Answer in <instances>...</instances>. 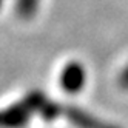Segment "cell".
I'll return each instance as SVG.
<instances>
[{
	"label": "cell",
	"instance_id": "cell-5",
	"mask_svg": "<svg viewBox=\"0 0 128 128\" xmlns=\"http://www.w3.org/2000/svg\"><path fill=\"white\" fill-rule=\"evenodd\" d=\"M40 113H42V116L46 119V120H51V119H54V117L60 113V108L57 105H54V104L46 102V104L43 105V108L40 110Z\"/></svg>",
	"mask_w": 128,
	"mask_h": 128
},
{
	"label": "cell",
	"instance_id": "cell-4",
	"mask_svg": "<svg viewBox=\"0 0 128 128\" xmlns=\"http://www.w3.org/2000/svg\"><path fill=\"white\" fill-rule=\"evenodd\" d=\"M39 2L40 0H19L17 2V11H19L20 17H23V19L32 17L37 11Z\"/></svg>",
	"mask_w": 128,
	"mask_h": 128
},
{
	"label": "cell",
	"instance_id": "cell-2",
	"mask_svg": "<svg viewBox=\"0 0 128 128\" xmlns=\"http://www.w3.org/2000/svg\"><path fill=\"white\" fill-rule=\"evenodd\" d=\"M30 113L31 111L23 104L11 106V108L5 110V111H0V126H3V128H20L28 122Z\"/></svg>",
	"mask_w": 128,
	"mask_h": 128
},
{
	"label": "cell",
	"instance_id": "cell-6",
	"mask_svg": "<svg viewBox=\"0 0 128 128\" xmlns=\"http://www.w3.org/2000/svg\"><path fill=\"white\" fill-rule=\"evenodd\" d=\"M119 85L122 90H128V66L122 71V74L119 76Z\"/></svg>",
	"mask_w": 128,
	"mask_h": 128
},
{
	"label": "cell",
	"instance_id": "cell-3",
	"mask_svg": "<svg viewBox=\"0 0 128 128\" xmlns=\"http://www.w3.org/2000/svg\"><path fill=\"white\" fill-rule=\"evenodd\" d=\"M65 114L79 128H117V126H113V125H108V124L97 120L93 116L80 111L79 108H68V110H65Z\"/></svg>",
	"mask_w": 128,
	"mask_h": 128
},
{
	"label": "cell",
	"instance_id": "cell-1",
	"mask_svg": "<svg viewBox=\"0 0 128 128\" xmlns=\"http://www.w3.org/2000/svg\"><path fill=\"white\" fill-rule=\"evenodd\" d=\"M85 84V70L77 62H71L63 68L60 74V86L66 93H79Z\"/></svg>",
	"mask_w": 128,
	"mask_h": 128
},
{
	"label": "cell",
	"instance_id": "cell-7",
	"mask_svg": "<svg viewBox=\"0 0 128 128\" xmlns=\"http://www.w3.org/2000/svg\"><path fill=\"white\" fill-rule=\"evenodd\" d=\"M0 5H2V0H0Z\"/></svg>",
	"mask_w": 128,
	"mask_h": 128
}]
</instances>
